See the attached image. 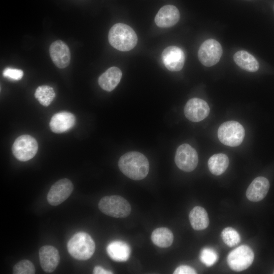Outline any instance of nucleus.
Here are the masks:
<instances>
[{"instance_id": "1", "label": "nucleus", "mask_w": 274, "mask_h": 274, "mask_svg": "<svg viewBox=\"0 0 274 274\" xmlns=\"http://www.w3.org/2000/svg\"><path fill=\"white\" fill-rule=\"evenodd\" d=\"M118 166L121 172L133 180L145 178L149 170V163L141 153L131 151L123 154L119 159Z\"/></svg>"}, {"instance_id": "2", "label": "nucleus", "mask_w": 274, "mask_h": 274, "mask_svg": "<svg viewBox=\"0 0 274 274\" xmlns=\"http://www.w3.org/2000/svg\"><path fill=\"white\" fill-rule=\"evenodd\" d=\"M108 40L110 45L117 50L128 51L136 45L138 37L130 26L124 23H118L110 28Z\"/></svg>"}, {"instance_id": "3", "label": "nucleus", "mask_w": 274, "mask_h": 274, "mask_svg": "<svg viewBox=\"0 0 274 274\" xmlns=\"http://www.w3.org/2000/svg\"><path fill=\"white\" fill-rule=\"evenodd\" d=\"M67 248L73 257L77 260H85L93 255L95 245L89 234L80 232L74 234L68 241Z\"/></svg>"}, {"instance_id": "4", "label": "nucleus", "mask_w": 274, "mask_h": 274, "mask_svg": "<svg viewBox=\"0 0 274 274\" xmlns=\"http://www.w3.org/2000/svg\"><path fill=\"white\" fill-rule=\"evenodd\" d=\"M98 208L104 214L115 218H125L131 212L129 203L118 195L103 197L99 201Z\"/></svg>"}, {"instance_id": "5", "label": "nucleus", "mask_w": 274, "mask_h": 274, "mask_svg": "<svg viewBox=\"0 0 274 274\" xmlns=\"http://www.w3.org/2000/svg\"><path fill=\"white\" fill-rule=\"evenodd\" d=\"M245 134L243 126L235 121L224 122L218 130V136L220 141L230 147L239 146L244 140Z\"/></svg>"}, {"instance_id": "6", "label": "nucleus", "mask_w": 274, "mask_h": 274, "mask_svg": "<svg viewBox=\"0 0 274 274\" xmlns=\"http://www.w3.org/2000/svg\"><path fill=\"white\" fill-rule=\"evenodd\" d=\"M254 258V254L250 247L247 245H241L228 254L227 262L231 269L241 271L252 264Z\"/></svg>"}, {"instance_id": "7", "label": "nucleus", "mask_w": 274, "mask_h": 274, "mask_svg": "<svg viewBox=\"0 0 274 274\" xmlns=\"http://www.w3.org/2000/svg\"><path fill=\"white\" fill-rule=\"evenodd\" d=\"M38 150V145L36 140L27 134L18 137L12 147L14 156L21 161L32 159L36 155Z\"/></svg>"}, {"instance_id": "8", "label": "nucleus", "mask_w": 274, "mask_h": 274, "mask_svg": "<svg viewBox=\"0 0 274 274\" xmlns=\"http://www.w3.org/2000/svg\"><path fill=\"white\" fill-rule=\"evenodd\" d=\"M223 53L221 44L216 40L210 39L202 43L198 51L200 62L206 66H212L220 60Z\"/></svg>"}, {"instance_id": "9", "label": "nucleus", "mask_w": 274, "mask_h": 274, "mask_svg": "<svg viewBox=\"0 0 274 274\" xmlns=\"http://www.w3.org/2000/svg\"><path fill=\"white\" fill-rule=\"evenodd\" d=\"M175 161L180 169L186 172H192L198 164L197 153L189 144H182L176 150Z\"/></svg>"}, {"instance_id": "10", "label": "nucleus", "mask_w": 274, "mask_h": 274, "mask_svg": "<svg viewBox=\"0 0 274 274\" xmlns=\"http://www.w3.org/2000/svg\"><path fill=\"white\" fill-rule=\"evenodd\" d=\"M74 189L72 182L62 179L56 182L50 189L47 196L48 203L54 206H58L65 200L71 194Z\"/></svg>"}, {"instance_id": "11", "label": "nucleus", "mask_w": 274, "mask_h": 274, "mask_svg": "<svg viewBox=\"0 0 274 274\" xmlns=\"http://www.w3.org/2000/svg\"><path fill=\"white\" fill-rule=\"evenodd\" d=\"M185 117L192 122H199L208 117L210 107L206 101L199 98H192L184 107Z\"/></svg>"}, {"instance_id": "12", "label": "nucleus", "mask_w": 274, "mask_h": 274, "mask_svg": "<svg viewBox=\"0 0 274 274\" xmlns=\"http://www.w3.org/2000/svg\"><path fill=\"white\" fill-rule=\"evenodd\" d=\"M161 59L166 68L172 72L181 70L185 63V54L179 47L170 46L162 52Z\"/></svg>"}, {"instance_id": "13", "label": "nucleus", "mask_w": 274, "mask_h": 274, "mask_svg": "<svg viewBox=\"0 0 274 274\" xmlns=\"http://www.w3.org/2000/svg\"><path fill=\"white\" fill-rule=\"evenodd\" d=\"M51 58L55 65L60 68L67 67L71 60V52L67 45L61 40L53 42L49 48Z\"/></svg>"}, {"instance_id": "14", "label": "nucleus", "mask_w": 274, "mask_h": 274, "mask_svg": "<svg viewBox=\"0 0 274 274\" xmlns=\"http://www.w3.org/2000/svg\"><path fill=\"white\" fill-rule=\"evenodd\" d=\"M39 254L43 269L45 272H53L58 266L60 260L57 249L52 246L45 245L40 249Z\"/></svg>"}, {"instance_id": "15", "label": "nucleus", "mask_w": 274, "mask_h": 274, "mask_svg": "<svg viewBox=\"0 0 274 274\" xmlns=\"http://www.w3.org/2000/svg\"><path fill=\"white\" fill-rule=\"evenodd\" d=\"M180 16V12L176 7L167 5L158 11L155 17V22L159 27L168 28L178 22Z\"/></svg>"}, {"instance_id": "16", "label": "nucleus", "mask_w": 274, "mask_h": 274, "mask_svg": "<svg viewBox=\"0 0 274 274\" xmlns=\"http://www.w3.org/2000/svg\"><path fill=\"white\" fill-rule=\"evenodd\" d=\"M75 116L68 112H60L54 114L51 119L49 126L55 133H62L71 129L75 124Z\"/></svg>"}, {"instance_id": "17", "label": "nucleus", "mask_w": 274, "mask_h": 274, "mask_svg": "<svg viewBox=\"0 0 274 274\" xmlns=\"http://www.w3.org/2000/svg\"><path fill=\"white\" fill-rule=\"evenodd\" d=\"M269 189V183L265 177H258L253 180L246 191L247 198L253 202L262 200Z\"/></svg>"}, {"instance_id": "18", "label": "nucleus", "mask_w": 274, "mask_h": 274, "mask_svg": "<svg viewBox=\"0 0 274 274\" xmlns=\"http://www.w3.org/2000/svg\"><path fill=\"white\" fill-rule=\"evenodd\" d=\"M122 75V72L118 67H111L99 76L98 84L102 89L111 91L120 82Z\"/></svg>"}, {"instance_id": "19", "label": "nucleus", "mask_w": 274, "mask_h": 274, "mask_svg": "<svg viewBox=\"0 0 274 274\" xmlns=\"http://www.w3.org/2000/svg\"><path fill=\"white\" fill-rule=\"evenodd\" d=\"M107 252L113 260L123 262L127 260L131 253L129 245L122 241H114L107 246Z\"/></svg>"}, {"instance_id": "20", "label": "nucleus", "mask_w": 274, "mask_h": 274, "mask_svg": "<svg viewBox=\"0 0 274 274\" xmlns=\"http://www.w3.org/2000/svg\"><path fill=\"white\" fill-rule=\"evenodd\" d=\"M233 60L240 68L249 72H255L259 68L256 58L245 50L237 51L233 55Z\"/></svg>"}, {"instance_id": "21", "label": "nucleus", "mask_w": 274, "mask_h": 274, "mask_svg": "<svg viewBox=\"0 0 274 274\" xmlns=\"http://www.w3.org/2000/svg\"><path fill=\"white\" fill-rule=\"evenodd\" d=\"M189 218L191 225L194 230H203L209 226L210 221L208 213L201 207H194L189 213Z\"/></svg>"}, {"instance_id": "22", "label": "nucleus", "mask_w": 274, "mask_h": 274, "mask_svg": "<svg viewBox=\"0 0 274 274\" xmlns=\"http://www.w3.org/2000/svg\"><path fill=\"white\" fill-rule=\"evenodd\" d=\"M154 244L160 248H167L171 246L174 235L170 229L166 227H159L154 230L151 234Z\"/></svg>"}, {"instance_id": "23", "label": "nucleus", "mask_w": 274, "mask_h": 274, "mask_svg": "<svg viewBox=\"0 0 274 274\" xmlns=\"http://www.w3.org/2000/svg\"><path fill=\"white\" fill-rule=\"evenodd\" d=\"M208 164L211 173L213 175L219 176L222 174L227 168L229 159L224 154H215L209 158Z\"/></svg>"}, {"instance_id": "24", "label": "nucleus", "mask_w": 274, "mask_h": 274, "mask_svg": "<svg viewBox=\"0 0 274 274\" xmlns=\"http://www.w3.org/2000/svg\"><path fill=\"white\" fill-rule=\"evenodd\" d=\"M35 96L42 105L47 107L55 98V93L52 87L48 85H42L36 89Z\"/></svg>"}, {"instance_id": "25", "label": "nucleus", "mask_w": 274, "mask_h": 274, "mask_svg": "<svg viewBox=\"0 0 274 274\" xmlns=\"http://www.w3.org/2000/svg\"><path fill=\"white\" fill-rule=\"evenodd\" d=\"M223 242L228 247L237 245L241 241V237L237 231L232 227H226L221 234Z\"/></svg>"}, {"instance_id": "26", "label": "nucleus", "mask_w": 274, "mask_h": 274, "mask_svg": "<svg viewBox=\"0 0 274 274\" xmlns=\"http://www.w3.org/2000/svg\"><path fill=\"white\" fill-rule=\"evenodd\" d=\"M199 258L202 263L207 266L210 267L217 261L218 256L214 249L210 248H204L200 252Z\"/></svg>"}, {"instance_id": "27", "label": "nucleus", "mask_w": 274, "mask_h": 274, "mask_svg": "<svg viewBox=\"0 0 274 274\" xmlns=\"http://www.w3.org/2000/svg\"><path fill=\"white\" fill-rule=\"evenodd\" d=\"M13 273L14 274H33L35 273V268L30 261L23 259L14 265Z\"/></svg>"}, {"instance_id": "28", "label": "nucleus", "mask_w": 274, "mask_h": 274, "mask_svg": "<svg viewBox=\"0 0 274 274\" xmlns=\"http://www.w3.org/2000/svg\"><path fill=\"white\" fill-rule=\"evenodd\" d=\"M3 75L9 79L19 80L23 77V72L19 69L7 67L3 71Z\"/></svg>"}, {"instance_id": "29", "label": "nucleus", "mask_w": 274, "mask_h": 274, "mask_svg": "<svg viewBox=\"0 0 274 274\" xmlns=\"http://www.w3.org/2000/svg\"><path fill=\"white\" fill-rule=\"evenodd\" d=\"M196 273L193 268L185 265L179 266L174 272V274H195Z\"/></svg>"}, {"instance_id": "30", "label": "nucleus", "mask_w": 274, "mask_h": 274, "mask_svg": "<svg viewBox=\"0 0 274 274\" xmlns=\"http://www.w3.org/2000/svg\"><path fill=\"white\" fill-rule=\"evenodd\" d=\"M93 273L94 274H111L113 273L112 271L107 270L100 266H96L94 267Z\"/></svg>"}, {"instance_id": "31", "label": "nucleus", "mask_w": 274, "mask_h": 274, "mask_svg": "<svg viewBox=\"0 0 274 274\" xmlns=\"http://www.w3.org/2000/svg\"><path fill=\"white\" fill-rule=\"evenodd\" d=\"M273 9H274V6H273Z\"/></svg>"}, {"instance_id": "32", "label": "nucleus", "mask_w": 274, "mask_h": 274, "mask_svg": "<svg viewBox=\"0 0 274 274\" xmlns=\"http://www.w3.org/2000/svg\"><path fill=\"white\" fill-rule=\"evenodd\" d=\"M274 273V272H273Z\"/></svg>"}]
</instances>
